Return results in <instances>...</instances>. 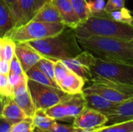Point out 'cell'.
<instances>
[{"instance_id":"cell-1","label":"cell","mask_w":133,"mask_h":132,"mask_svg":"<svg viewBox=\"0 0 133 132\" xmlns=\"http://www.w3.org/2000/svg\"><path fill=\"white\" fill-rule=\"evenodd\" d=\"M77 37H111L131 40L133 25L115 21L104 10L91 13L89 18L74 29Z\"/></svg>"},{"instance_id":"cell-2","label":"cell","mask_w":133,"mask_h":132,"mask_svg":"<svg viewBox=\"0 0 133 132\" xmlns=\"http://www.w3.org/2000/svg\"><path fill=\"white\" fill-rule=\"evenodd\" d=\"M41 55L58 61L73 58L83 51L78 42L74 29L65 26L60 33L26 42Z\"/></svg>"},{"instance_id":"cell-3","label":"cell","mask_w":133,"mask_h":132,"mask_svg":"<svg viewBox=\"0 0 133 132\" xmlns=\"http://www.w3.org/2000/svg\"><path fill=\"white\" fill-rule=\"evenodd\" d=\"M77 40L83 50L97 58L133 65V44L130 40L99 37Z\"/></svg>"},{"instance_id":"cell-4","label":"cell","mask_w":133,"mask_h":132,"mask_svg":"<svg viewBox=\"0 0 133 132\" xmlns=\"http://www.w3.org/2000/svg\"><path fill=\"white\" fill-rule=\"evenodd\" d=\"M64 23H48L31 20L27 23L13 28L6 37L16 43L40 40L57 35L65 28Z\"/></svg>"},{"instance_id":"cell-5","label":"cell","mask_w":133,"mask_h":132,"mask_svg":"<svg viewBox=\"0 0 133 132\" xmlns=\"http://www.w3.org/2000/svg\"><path fill=\"white\" fill-rule=\"evenodd\" d=\"M91 72L93 76H101L133 87V65L94 57Z\"/></svg>"},{"instance_id":"cell-6","label":"cell","mask_w":133,"mask_h":132,"mask_svg":"<svg viewBox=\"0 0 133 132\" xmlns=\"http://www.w3.org/2000/svg\"><path fill=\"white\" fill-rule=\"evenodd\" d=\"M90 82L91 84L83 89V93L97 94L117 103L133 97V87L131 86L98 75L93 76Z\"/></svg>"},{"instance_id":"cell-7","label":"cell","mask_w":133,"mask_h":132,"mask_svg":"<svg viewBox=\"0 0 133 132\" xmlns=\"http://www.w3.org/2000/svg\"><path fill=\"white\" fill-rule=\"evenodd\" d=\"M27 86L37 110H45L61 102L67 95L59 88L41 84L29 79Z\"/></svg>"},{"instance_id":"cell-8","label":"cell","mask_w":133,"mask_h":132,"mask_svg":"<svg viewBox=\"0 0 133 132\" xmlns=\"http://www.w3.org/2000/svg\"><path fill=\"white\" fill-rule=\"evenodd\" d=\"M47 0H17L12 11L15 27L31 21Z\"/></svg>"},{"instance_id":"cell-9","label":"cell","mask_w":133,"mask_h":132,"mask_svg":"<svg viewBox=\"0 0 133 132\" xmlns=\"http://www.w3.org/2000/svg\"><path fill=\"white\" fill-rule=\"evenodd\" d=\"M108 117L96 110L86 107L72 121V125L76 128L83 130H95L101 128L108 124Z\"/></svg>"},{"instance_id":"cell-10","label":"cell","mask_w":133,"mask_h":132,"mask_svg":"<svg viewBox=\"0 0 133 132\" xmlns=\"http://www.w3.org/2000/svg\"><path fill=\"white\" fill-rule=\"evenodd\" d=\"M94 57L95 56L87 51L83 50V51L76 57L62 60V61L70 71L79 75L86 82H89L93 78L91 65Z\"/></svg>"},{"instance_id":"cell-11","label":"cell","mask_w":133,"mask_h":132,"mask_svg":"<svg viewBox=\"0 0 133 132\" xmlns=\"http://www.w3.org/2000/svg\"><path fill=\"white\" fill-rule=\"evenodd\" d=\"M28 78L23 79L19 84L12 87V99L22 109L26 117H34L36 113V107L33 102L27 86Z\"/></svg>"},{"instance_id":"cell-12","label":"cell","mask_w":133,"mask_h":132,"mask_svg":"<svg viewBox=\"0 0 133 132\" xmlns=\"http://www.w3.org/2000/svg\"><path fill=\"white\" fill-rule=\"evenodd\" d=\"M15 54L19 59L24 72L37 65L39 60L43 57L26 42L16 43Z\"/></svg>"},{"instance_id":"cell-13","label":"cell","mask_w":133,"mask_h":132,"mask_svg":"<svg viewBox=\"0 0 133 132\" xmlns=\"http://www.w3.org/2000/svg\"><path fill=\"white\" fill-rule=\"evenodd\" d=\"M55 6L57 7L62 22L66 26L71 27L72 29L76 28L81 21L76 13L70 0H51Z\"/></svg>"},{"instance_id":"cell-14","label":"cell","mask_w":133,"mask_h":132,"mask_svg":"<svg viewBox=\"0 0 133 132\" xmlns=\"http://www.w3.org/2000/svg\"><path fill=\"white\" fill-rule=\"evenodd\" d=\"M26 117H27L25 113L16 104L12 96L8 97L4 100L2 119L5 120L10 125L13 126Z\"/></svg>"},{"instance_id":"cell-15","label":"cell","mask_w":133,"mask_h":132,"mask_svg":"<svg viewBox=\"0 0 133 132\" xmlns=\"http://www.w3.org/2000/svg\"><path fill=\"white\" fill-rule=\"evenodd\" d=\"M86 82L77 74L69 71L68 74L57 84L60 89L67 94H77L83 93Z\"/></svg>"},{"instance_id":"cell-16","label":"cell","mask_w":133,"mask_h":132,"mask_svg":"<svg viewBox=\"0 0 133 132\" xmlns=\"http://www.w3.org/2000/svg\"><path fill=\"white\" fill-rule=\"evenodd\" d=\"M87 103V107L96 110L106 116L112 112L119 103L112 102L104 97L94 93H83Z\"/></svg>"},{"instance_id":"cell-17","label":"cell","mask_w":133,"mask_h":132,"mask_svg":"<svg viewBox=\"0 0 133 132\" xmlns=\"http://www.w3.org/2000/svg\"><path fill=\"white\" fill-rule=\"evenodd\" d=\"M108 124H112L125 121L133 120V97L121 103L110 114L107 115Z\"/></svg>"},{"instance_id":"cell-18","label":"cell","mask_w":133,"mask_h":132,"mask_svg":"<svg viewBox=\"0 0 133 132\" xmlns=\"http://www.w3.org/2000/svg\"><path fill=\"white\" fill-rule=\"evenodd\" d=\"M62 101L66 106L69 117L72 121L87 107V103L83 93L72 95L67 94Z\"/></svg>"},{"instance_id":"cell-19","label":"cell","mask_w":133,"mask_h":132,"mask_svg":"<svg viewBox=\"0 0 133 132\" xmlns=\"http://www.w3.org/2000/svg\"><path fill=\"white\" fill-rule=\"evenodd\" d=\"M32 20L48 23H63L57 7L51 0H47L44 2Z\"/></svg>"},{"instance_id":"cell-20","label":"cell","mask_w":133,"mask_h":132,"mask_svg":"<svg viewBox=\"0 0 133 132\" xmlns=\"http://www.w3.org/2000/svg\"><path fill=\"white\" fill-rule=\"evenodd\" d=\"M13 28L15 22L11 9L5 0H0V38L5 37Z\"/></svg>"},{"instance_id":"cell-21","label":"cell","mask_w":133,"mask_h":132,"mask_svg":"<svg viewBox=\"0 0 133 132\" xmlns=\"http://www.w3.org/2000/svg\"><path fill=\"white\" fill-rule=\"evenodd\" d=\"M34 120V128L45 131L49 130L51 128H53L56 124L57 121L49 117L44 110H37L36 113L33 117Z\"/></svg>"},{"instance_id":"cell-22","label":"cell","mask_w":133,"mask_h":132,"mask_svg":"<svg viewBox=\"0 0 133 132\" xmlns=\"http://www.w3.org/2000/svg\"><path fill=\"white\" fill-rule=\"evenodd\" d=\"M26 75L29 79L34 80L35 82H37L41 84L54 86L56 88H59L56 82L52 81L51 79H49L36 65L31 67L30 69H28L26 72Z\"/></svg>"},{"instance_id":"cell-23","label":"cell","mask_w":133,"mask_h":132,"mask_svg":"<svg viewBox=\"0 0 133 132\" xmlns=\"http://www.w3.org/2000/svg\"><path fill=\"white\" fill-rule=\"evenodd\" d=\"M45 112L49 117L56 120L57 121H71V120L69 117L66 106L62 100L58 103L45 110Z\"/></svg>"},{"instance_id":"cell-24","label":"cell","mask_w":133,"mask_h":132,"mask_svg":"<svg viewBox=\"0 0 133 132\" xmlns=\"http://www.w3.org/2000/svg\"><path fill=\"white\" fill-rule=\"evenodd\" d=\"M72 7L79 16L81 23L86 21L91 15L87 0H70Z\"/></svg>"},{"instance_id":"cell-25","label":"cell","mask_w":133,"mask_h":132,"mask_svg":"<svg viewBox=\"0 0 133 132\" xmlns=\"http://www.w3.org/2000/svg\"><path fill=\"white\" fill-rule=\"evenodd\" d=\"M133 131V120L106 125L99 132H132Z\"/></svg>"},{"instance_id":"cell-26","label":"cell","mask_w":133,"mask_h":132,"mask_svg":"<svg viewBox=\"0 0 133 132\" xmlns=\"http://www.w3.org/2000/svg\"><path fill=\"white\" fill-rule=\"evenodd\" d=\"M55 60L50 59L48 58L42 57L39 61L37 63V66L52 81L55 82Z\"/></svg>"},{"instance_id":"cell-27","label":"cell","mask_w":133,"mask_h":132,"mask_svg":"<svg viewBox=\"0 0 133 132\" xmlns=\"http://www.w3.org/2000/svg\"><path fill=\"white\" fill-rule=\"evenodd\" d=\"M108 13L109 17L115 21L133 25V16L132 15V12L125 7L122 9Z\"/></svg>"},{"instance_id":"cell-28","label":"cell","mask_w":133,"mask_h":132,"mask_svg":"<svg viewBox=\"0 0 133 132\" xmlns=\"http://www.w3.org/2000/svg\"><path fill=\"white\" fill-rule=\"evenodd\" d=\"M12 96V86L8 75L0 73V98L4 101L6 98Z\"/></svg>"},{"instance_id":"cell-29","label":"cell","mask_w":133,"mask_h":132,"mask_svg":"<svg viewBox=\"0 0 133 132\" xmlns=\"http://www.w3.org/2000/svg\"><path fill=\"white\" fill-rule=\"evenodd\" d=\"M15 48H16V42L13 41L11 38L5 37L3 44L2 53V60L10 61L12 57L15 55Z\"/></svg>"},{"instance_id":"cell-30","label":"cell","mask_w":133,"mask_h":132,"mask_svg":"<svg viewBox=\"0 0 133 132\" xmlns=\"http://www.w3.org/2000/svg\"><path fill=\"white\" fill-rule=\"evenodd\" d=\"M34 120L32 117H26L19 123L12 126L10 132H30L34 131Z\"/></svg>"},{"instance_id":"cell-31","label":"cell","mask_w":133,"mask_h":132,"mask_svg":"<svg viewBox=\"0 0 133 132\" xmlns=\"http://www.w3.org/2000/svg\"><path fill=\"white\" fill-rule=\"evenodd\" d=\"M69 71L70 70L63 64L62 61L60 60L56 61L55 64V79L56 83H58L60 80H62L68 74Z\"/></svg>"},{"instance_id":"cell-32","label":"cell","mask_w":133,"mask_h":132,"mask_svg":"<svg viewBox=\"0 0 133 132\" xmlns=\"http://www.w3.org/2000/svg\"><path fill=\"white\" fill-rule=\"evenodd\" d=\"M76 130V128L72 124H62L57 122V124L49 130H39L34 128V132H73Z\"/></svg>"},{"instance_id":"cell-33","label":"cell","mask_w":133,"mask_h":132,"mask_svg":"<svg viewBox=\"0 0 133 132\" xmlns=\"http://www.w3.org/2000/svg\"><path fill=\"white\" fill-rule=\"evenodd\" d=\"M125 0H108L104 10L107 12L119 10L125 7Z\"/></svg>"},{"instance_id":"cell-34","label":"cell","mask_w":133,"mask_h":132,"mask_svg":"<svg viewBox=\"0 0 133 132\" xmlns=\"http://www.w3.org/2000/svg\"><path fill=\"white\" fill-rule=\"evenodd\" d=\"M25 73L24 71L22 68L21 64L16 56V54L12 57V60L9 61V74H13V75H21Z\"/></svg>"},{"instance_id":"cell-35","label":"cell","mask_w":133,"mask_h":132,"mask_svg":"<svg viewBox=\"0 0 133 132\" xmlns=\"http://www.w3.org/2000/svg\"><path fill=\"white\" fill-rule=\"evenodd\" d=\"M88 4L91 13L99 12L103 11L106 5L104 0H89Z\"/></svg>"},{"instance_id":"cell-36","label":"cell","mask_w":133,"mask_h":132,"mask_svg":"<svg viewBox=\"0 0 133 132\" xmlns=\"http://www.w3.org/2000/svg\"><path fill=\"white\" fill-rule=\"evenodd\" d=\"M8 76H9V82H10V84H11V86L12 87H14L15 86H16L17 84H19L20 82H22L23 79H25L27 78L26 73H23V74H21V75L8 74Z\"/></svg>"},{"instance_id":"cell-37","label":"cell","mask_w":133,"mask_h":132,"mask_svg":"<svg viewBox=\"0 0 133 132\" xmlns=\"http://www.w3.org/2000/svg\"><path fill=\"white\" fill-rule=\"evenodd\" d=\"M9 72V61L0 60V73L8 75Z\"/></svg>"},{"instance_id":"cell-38","label":"cell","mask_w":133,"mask_h":132,"mask_svg":"<svg viewBox=\"0 0 133 132\" xmlns=\"http://www.w3.org/2000/svg\"><path fill=\"white\" fill-rule=\"evenodd\" d=\"M12 125L3 119H0V132H10Z\"/></svg>"},{"instance_id":"cell-39","label":"cell","mask_w":133,"mask_h":132,"mask_svg":"<svg viewBox=\"0 0 133 132\" xmlns=\"http://www.w3.org/2000/svg\"><path fill=\"white\" fill-rule=\"evenodd\" d=\"M16 1H17V0H5V2L7 3V5H8L9 7L10 8L11 12L12 11V9H13V8H14L15 5H16Z\"/></svg>"},{"instance_id":"cell-40","label":"cell","mask_w":133,"mask_h":132,"mask_svg":"<svg viewBox=\"0 0 133 132\" xmlns=\"http://www.w3.org/2000/svg\"><path fill=\"white\" fill-rule=\"evenodd\" d=\"M101 128L99 129H95V130H83V129H79V128H76V130L73 132H99V131Z\"/></svg>"},{"instance_id":"cell-41","label":"cell","mask_w":133,"mask_h":132,"mask_svg":"<svg viewBox=\"0 0 133 132\" xmlns=\"http://www.w3.org/2000/svg\"><path fill=\"white\" fill-rule=\"evenodd\" d=\"M4 40H5V37L0 38V60H2V49H3Z\"/></svg>"},{"instance_id":"cell-42","label":"cell","mask_w":133,"mask_h":132,"mask_svg":"<svg viewBox=\"0 0 133 132\" xmlns=\"http://www.w3.org/2000/svg\"><path fill=\"white\" fill-rule=\"evenodd\" d=\"M3 105H4V101L0 98V119H2V113Z\"/></svg>"},{"instance_id":"cell-43","label":"cell","mask_w":133,"mask_h":132,"mask_svg":"<svg viewBox=\"0 0 133 132\" xmlns=\"http://www.w3.org/2000/svg\"><path fill=\"white\" fill-rule=\"evenodd\" d=\"M130 41H131V43H132V44H133V39H132V40H131Z\"/></svg>"},{"instance_id":"cell-44","label":"cell","mask_w":133,"mask_h":132,"mask_svg":"<svg viewBox=\"0 0 133 132\" xmlns=\"http://www.w3.org/2000/svg\"><path fill=\"white\" fill-rule=\"evenodd\" d=\"M30 132H34V131H30Z\"/></svg>"},{"instance_id":"cell-45","label":"cell","mask_w":133,"mask_h":132,"mask_svg":"<svg viewBox=\"0 0 133 132\" xmlns=\"http://www.w3.org/2000/svg\"><path fill=\"white\" fill-rule=\"evenodd\" d=\"M132 132H133V131H132Z\"/></svg>"}]
</instances>
